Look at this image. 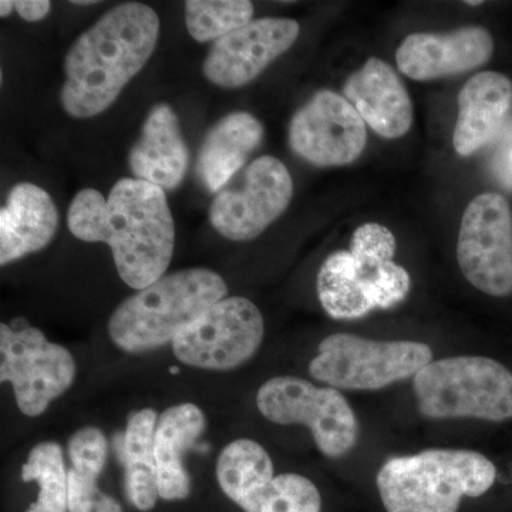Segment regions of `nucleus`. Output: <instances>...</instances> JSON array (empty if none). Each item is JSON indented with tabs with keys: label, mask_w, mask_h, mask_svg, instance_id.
<instances>
[{
	"label": "nucleus",
	"mask_w": 512,
	"mask_h": 512,
	"mask_svg": "<svg viewBox=\"0 0 512 512\" xmlns=\"http://www.w3.org/2000/svg\"><path fill=\"white\" fill-rule=\"evenodd\" d=\"M67 227L84 242H106L124 284L141 291L163 278L173 259L175 225L163 188L123 178L104 197L94 188L77 192Z\"/></svg>",
	"instance_id": "obj_1"
},
{
	"label": "nucleus",
	"mask_w": 512,
	"mask_h": 512,
	"mask_svg": "<svg viewBox=\"0 0 512 512\" xmlns=\"http://www.w3.org/2000/svg\"><path fill=\"white\" fill-rule=\"evenodd\" d=\"M158 35L160 18L144 3H121L104 13L64 59L63 110L74 119H92L110 109L150 60Z\"/></svg>",
	"instance_id": "obj_2"
},
{
	"label": "nucleus",
	"mask_w": 512,
	"mask_h": 512,
	"mask_svg": "<svg viewBox=\"0 0 512 512\" xmlns=\"http://www.w3.org/2000/svg\"><path fill=\"white\" fill-rule=\"evenodd\" d=\"M227 293L224 279L211 269L164 275L117 306L109 320L110 338L123 352H151L173 343Z\"/></svg>",
	"instance_id": "obj_3"
},
{
	"label": "nucleus",
	"mask_w": 512,
	"mask_h": 512,
	"mask_svg": "<svg viewBox=\"0 0 512 512\" xmlns=\"http://www.w3.org/2000/svg\"><path fill=\"white\" fill-rule=\"evenodd\" d=\"M497 470L483 454L433 448L387 460L376 484L387 512H457L464 497L493 487Z\"/></svg>",
	"instance_id": "obj_4"
},
{
	"label": "nucleus",
	"mask_w": 512,
	"mask_h": 512,
	"mask_svg": "<svg viewBox=\"0 0 512 512\" xmlns=\"http://www.w3.org/2000/svg\"><path fill=\"white\" fill-rule=\"evenodd\" d=\"M413 389L426 419H512V373L490 357L433 360L414 376Z\"/></svg>",
	"instance_id": "obj_5"
},
{
	"label": "nucleus",
	"mask_w": 512,
	"mask_h": 512,
	"mask_svg": "<svg viewBox=\"0 0 512 512\" xmlns=\"http://www.w3.org/2000/svg\"><path fill=\"white\" fill-rule=\"evenodd\" d=\"M309 373L333 389L379 390L410 379L433 362V350L412 340H370L336 333L320 342Z\"/></svg>",
	"instance_id": "obj_6"
},
{
	"label": "nucleus",
	"mask_w": 512,
	"mask_h": 512,
	"mask_svg": "<svg viewBox=\"0 0 512 512\" xmlns=\"http://www.w3.org/2000/svg\"><path fill=\"white\" fill-rule=\"evenodd\" d=\"M256 406L266 420L311 430L320 453L328 458L349 454L359 441V421L338 389L319 387L295 376H279L262 384Z\"/></svg>",
	"instance_id": "obj_7"
},
{
	"label": "nucleus",
	"mask_w": 512,
	"mask_h": 512,
	"mask_svg": "<svg viewBox=\"0 0 512 512\" xmlns=\"http://www.w3.org/2000/svg\"><path fill=\"white\" fill-rule=\"evenodd\" d=\"M76 370L72 353L49 342L42 330L0 325V382L12 384L25 416H42L53 400L70 389Z\"/></svg>",
	"instance_id": "obj_8"
},
{
	"label": "nucleus",
	"mask_w": 512,
	"mask_h": 512,
	"mask_svg": "<svg viewBox=\"0 0 512 512\" xmlns=\"http://www.w3.org/2000/svg\"><path fill=\"white\" fill-rule=\"evenodd\" d=\"M409 272L394 261L355 256L338 251L325 259L316 289L320 305L330 318L359 319L375 309H390L407 298Z\"/></svg>",
	"instance_id": "obj_9"
},
{
	"label": "nucleus",
	"mask_w": 512,
	"mask_h": 512,
	"mask_svg": "<svg viewBox=\"0 0 512 512\" xmlns=\"http://www.w3.org/2000/svg\"><path fill=\"white\" fill-rule=\"evenodd\" d=\"M293 197V181L278 158H256L234 184L225 185L210 207L212 227L229 241H251L271 227Z\"/></svg>",
	"instance_id": "obj_10"
},
{
	"label": "nucleus",
	"mask_w": 512,
	"mask_h": 512,
	"mask_svg": "<svg viewBox=\"0 0 512 512\" xmlns=\"http://www.w3.org/2000/svg\"><path fill=\"white\" fill-rule=\"evenodd\" d=\"M265 335L264 316L241 296L225 298L171 343L184 365L204 370H232L254 357Z\"/></svg>",
	"instance_id": "obj_11"
},
{
	"label": "nucleus",
	"mask_w": 512,
	"mask_h": 512,
	"mask_svg": "<svg viewBox=\"0 0 512 512\" xmlns=\"http://www.w3.org/2000/svg\"><path fill=\"white\" fill-rule=\"evenodd\" d=\"M457 261L478 291L512 295V211L505 197L484 192L470 201L461 218Z\"/></svg>",
	"instance_id": "obj_12"
},
{
	"label": "nucleus",
	"mask_w": 512,
	"mask_h": 512,
	"mask_svg": "<svg viewBox=\"0 0 512 512\" xmlns=\"http://www.w3.org/2000/svg\"><path fill=\"white\" fill-rule=\"evenodd\" d=\"M288 138L293 153L308 163L343 167L365 150L366 123L345 96L320 90L293 114Z\"/></svg>",
	"instance_id": "obj_13"
},
{
	"label": "nucleus",
	"mask_w": 512,
	"mask_h": 512,
	"mask_svg": "<svg viewBox=\"0 0 512 512\" xmlns=\"http://www.w3.org/2000/svg\"><path fill=\"white\" fill-rule=\"evenodd\" d=\"M301 33L296 20L261 18L214 42L202 64L204 76L222 89L254 82L269 64L285 55Z\"/></svg>",
	"instance_id": "obj_14"
},
{
	"label": "nucleus",
	"mask_w": 512,
	"mask_h": 512,
	"mask_svg": "<svg viewBox=\"0 0 512 512\" xmlns=\"http://www.w3.org/2000/svg\"><path fill=\"white\" fill-rule=\"evenodd\" d=\"M494 52V39L481 26L447 33H413L396 52L400 72L416 82L443 79L483 66Z\"/></svg>",
	"instance_id": "obj_15"
},
{
	"label": "nucleus",
	"mask_w": 512,
	"mask_h": 512,
	"mask_svg": "<svg viewBox=\"0 0 512 512\" xmlns=\"http://www.w3.org/2000/svg\"><path fill=\"white\" fill-rule=\"evenodd\" d=\"M346 100L376 134L402 138L413 126L414 109L406 87L392 66L370 57L343 86Z\"/></svg>",
	"instance_id": "obj_16"
},
{
	"label": "nucleus",
	"mask_w": 512,
	"mask_h": 512,
	"mask_svg": "<svg viewBox=\"0 0 512 512\" xmlns=\"http://www.w3.org/2000/svg\"><path fill=\"white\" fill-rule=\"evenodd\" d=\"M128 165L137 180L163 190H174L183 183L190 150L173 107L160 103L150 110L141 136L128 154Z\"/></svg>",
	"instance_id": "obj_17"
},
{
	"label": "nucleus",
	"mask_w": 512,
	"mask_h": 512,
	"mask_svg": "<svg viewBox=\"0 0 512 512\" xmlns=\"http://www.w3.org/2000/svg\"><path fill=\"white\" fill-rule=\"evenodd\" d=\"M512 109V82L503 73L471 77L458 94V117L453 146L458 156L470 157L501 133Z\"/></svg>",
	"instance_id": "obj_18"
},
{
	"label": "nucleus",
	"mask_w": 512,
	"mask_h": 512,
	"mask_svg": "<svg viewBox=\"0 0 512 512\" xmlns=\"http://www.w3.org/2000/svg\"><path fill=\"white\" fill-rule=\"evenodd\" d=\"M59 211L49 192L32 183L10 190L0 210V264H12L45 249L55 238Z\"/></svg>",
	"instance_id": "obj_19"
},
{
	"label": "nucleus",
	"mask_w": 512,
	"mask_h": 512,
	"mask_svg": "<svg viewBox=\"0 0 512 512\" xmlns=\"http://www.w3.org/2000/svg\"><path fill=\"white\" fill-rule=\"evenodd\" d=\"M207 429V417L192 403L175 404L158 417L154 436L158 493L165 501L185 500L191 481L184 456Z\"/></svg>",
	"instance_id": "obj_20"
},
{
	"label": "nucleus",
	"mask_w": 512,
	"mask_h": 512,
	"mask_svg": "<svg viewBox=\"0 0 512 512\" xmlns=\"http://www.w3.org/2000/svg\"><path fill=\"white\" fill-rule=\"evenodd\" d=\"M264 127L247 113L234 111L208 131L197 158V177L210 192H220L261 144Z\"/></svg>",
	"instance_id": "obj_21"
},
{
	"label": "nucleus",
	"mask_w": 512,
	"mask_h": 512,
	"mask_svg": "<svg viewBox=\"0 0 512 512\" xmlns=\"http://www.w3.org/2000/svg\"><path fill=\"white\" fill-rule=\"evenodd\" d=\"M157 423L158 416L153 409L138 410L128 417L126 431L121 436L128 498L143 512L153 510L160 498L154 458Z\"/></svg>",
	"instance_id": "obj_22"
},
{
	"label": "nucleus",
	"mask_w": 512,
	"mask_h": 512,
	"mask_svg": "<svg viewBox=\"0 0 512 512\" xmlns=\"http://www.w3.org/2000/svg\"><path fill=\"white\" fill-rule=\"evenodd\" d=\"M271 478H274L271 457L268 451L254 440L232 441L218 457V484L222 493L237 505L256 485Z\"/></svg>",
	"instance_id": "obj_23"
},
{
	"label": "nucleus",
	"mask_w": 512,
	"mask_h": 512,
	"mask_svg": "<svg viewBox=\"0 0 512 512\" xmlns=\"http://www.w3.org/2000/svg\"><path fill=\"white\" fill-rule=\"evenodd\" d=\"M67 474L60 444L43 441L33 447L20 470V477L25 483L36 481L39 495L26 512H69Z\"/></svg>",
	"instance_id": "obj_24"
},
{
	"label": "nucleus",
	"mask_w": 512,
	"mask_h": 512,
	"mask_svg": "<svg viewBox=\"0 0 512 512\" xmlns=\"http://www.w3.org/2000/svg\"><path fill=\"white\" fill-rule=\"evenodd\" d=\"M245 512H320L318 487L301 474H281L249 491L238 504Z\"/></svg>",
	"instance_id": "obj_25"
},
{
	"label": "nucleus",
	"mask_w": 512,
	"mask_h": 512,
	"mask_svg": "<svg viewBox=\"0 0 512 512\" xmlns=\"http://www.w3.org/2000/svg\"><path fill=\"white\" fill-rule=\"evenodd\" d=\"M254 5L248 0H190L185 25L197 42H217L252 22Z\"/></svg>",
	"instance_id": "obj_26"
},
{
	"label": "nucleus",
	"mask_w": 512,
	"mask_h": 512,
	"mask_svg": "<svg viewBox=\"0 0 512 512\" xmlns=\"http://www.w3.org/2000/svg\"><path fill=\"white\" fill-rule=\"evenodd\" d=\"M107 439L97 427H83L69 440V456L74 470L100 476L107 460Z\"/></svg>",
	"instance_id": "obj_27"
},
{
	"label": "nucleus",
	"mask_w": 512,
	"mask_h": 512,
	"mask_svg": "<svg viewBox=\"0 0 512 512\" xmlns=\"http://www.w3.org/2000/svg\"><path fill=\"white\" fill-rule=\"evenodd\" d=\"M396 248V237L389 228L377 222H367L353 232L349 252L355 256L386 262L393 261Z\"/></svg>",
	"instance_id": "obj_28"
},
{
	"label": "nucleus",
	"mask_w": 512,
	"mask_h": 512,
	"mask_svg": "<svg viewBox=\"0 0 512 512\" xmlns=\"http://www.w3.org/2000/svg\"><path fill=\"white\" fill-rule=\"evenodd\" d=\"M94 474L70 468L67 474V504L69 512H94L101 494Z\"/></svg>",
	"instance_id": "obj_29"
},
{
	"label": "nucleus",
	"mask_w": 512,
	"mask_h": 512,
	"mask_svg": "<svg viewBox=\"0 0 512 512\" xmlns=\"http://www.w3.org/2000/svg\"><path fill=\"white\" fill-rule=\"evenodd\" d=\"M491 170L498 183L512 191V120L507 121L491 157Z\"/></svg>",
	"instance_id": "obj_30"
},
{
	"label": "nucleus",
	"mask_w": 512,
	"mask_h": 512,
	"mask_svg": "<svg viewBox=\"0 0 512 512\" xmlns=\"http://www.w3.org/2000/svg\"><path fill=\"white\" fill-rule=\"evenodd\" d=\"M15 6L20 18L26 22H40L52 9V3L49 0H19Z\"/></svg>",
	"instance_id": "obj_31"
},
{
	"label": "nucleus",
	"mask_w": 512,
	"mask_h": 512,
	"mask_svg": "<svg viewBox=\"0 0 512 512\" xmlns=\"http://www.w3.org/2000/svg\"><path fill=\"white\" fill-rule=\"evenodd\" d=\"M94 512H123V508H121L119 501L103 493L97 500Z\"/></svg>",
	"instance_id": "obj_32"
},
{
	"label": "nucleus",
	"mask_w": 512,
	"mask_h": 512,
	"mask_svg": "<svg viewBox=\"0 0 512 512\" xmlns=\"http://www.w3.org/2000/svg\"><path fill=\"white\" fill-rule=\"evenodd\" d=\"M16 2H10V0H2L0 2V18H8L13 10H16Z\"/></svg>",
	"instance_id": "obj_33"
},
{
	"label": "nucleus",
	"mask_w": 512,
	"mask_h": 512,
	"mask_svg": "<svg viewBox=\"0 0 512 512\" xmlns=\"http://www.w3.org/2000/svg\"><path fill=\"white\" fill-rule=\"evenodd\" d=\"M74 5H82V6H89V5H96V0H83V2H79V0H74Z\"/></svg>",
	"instance_id": "obj_34"
},
{
	"label": "nucleus",
	"mask_w": 512,
	"mask_h": 512,
	"mask_svg": "<svg viewBox=\"0 0 512 512\" xmlns=\"http://www.w3.org/2000/svg\"><path fill=\"white\" fill-rule=\"evenodd\" d=\"M464 3H466V5H470V6L483 5V2H481V0H478V2H476V0H470V2H464Z\"/></svg>",
	"instance_id": "obj_35"
}]
</instances>
